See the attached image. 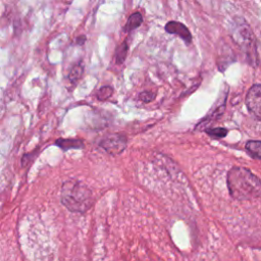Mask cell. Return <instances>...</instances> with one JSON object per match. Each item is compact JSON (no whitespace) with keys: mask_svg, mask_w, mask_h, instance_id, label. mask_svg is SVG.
I'll return each mask as SVG.
<instances>
[{"mask_svg":"<svg viewBox=\"0 0 261 261\" xmlns=\"http://www.w3.org/2000/svg\"><path fill=\"white\" fill-rule=\"evenodd\" d=\"M126 144H127V139L124 135L112 134L104 138L99 145L110 155H118L124 151Z\"/></svg>","mask_w":261,"mask_h":261,"instance_id":"obj_4","label":"cell"},{"mask_svg":"<svg viewBox=\"0 0 261 261\" xmlns=\"http://www.w3.org/2000/svg\"><path fill=\"white\" fill-rule=\"evenodd\" d=\"M231 36L234 42L239 45V47L243 50L245 55L248 58V61L251 64L257 63V47L255 36L250 28V25L246 22V20L242 17H234L233 24L231 28Z\"/></svg>","mask_w":261,"mask_h":261,"instance_id":"obj_3","label":"cell"},{"mask_svg":"<svg viewBox=\"0 0 261 261\" xmlns=\"http://www.w3.org/2000/svg\"><path fill=\"white\" fill-rule=\"evenodd\" d=\"M112 94H113V89H112V87H110V86H104V87H101V88L98 90L97 99L100 100V101H105V100H107Z\"/></svg>","mask_w":261,"mask_h":261,"instance_id":"obj_14","label":"cell"},{"mask_svg":"<svg viewBox=\"0 0 261 261\" xmlns=\"http://www.w3.org/2000/svg\"><path fill=\"white\" fill-rule=\"evenodd\" d=\"M206 134L213 139H221L227 135V129L224 127H214V128H207Z\"/></svg>","mask_w":261,"mask_h":261,"instance_id":"obj_13","label":"cell"},{"mask_svg":"<svg viewBox=\"0 0 261 261\" xmlns=\"http://www.w3.org/2000/svg\"><path fill=\"white\" fill-rule=\"evenodd\" d=\"M83 71H84V65H83V63L80 62V63L75 64V65L71 68V70L69 71V74H68L69 81L72 82V83L79 81V80L82 77V75H83Z\"/></svg>","mask_w":261,"mask_h":261,"instance_id":"obj_12","label":"cell"},{"mask_svg":"<svg viewBox=\"0 0 261 261\" xmlns=\"http://www.w3.org/2000/svg\"><path fill=\"white\" fill-rule=\"evenodd\" d=\"M61 203L71 212L85 213L93 205V193L79 179H68L61 188Z\"/></svg>","mask_w":261,"mask_h":261,"instance_id":"obj_2","label":"cell"},{"mask_svg":"<svg viewBox=\"0 0 261 261\" xmlns=\"http://www.w3.org/2000/svg\"><path fill=\"white\" fill-rule=\"evenodd\" d=\"M246 105L249 111L261 120V84L250 88L246 96Z\"/></svg>","mask_w":261,"mask_h":261,"instance_id":"obj_5","label":"cell"},{"mask_svg":"<svg viewBox=\"0 0 261 261\" xmlns=\"http://www.w3.org/2000/svg\"><path fill=\"white\" fill-rule=\"evenodd\" d=\"M224 108H225V99L212 112H210L204 119H202L198 123V125L195 127V129L199 130V129H204L205 127H207V125H209L210 123H212V121L216 120L217 118H219L222 115V112H223Z\"/></svg>","mask_w":261,"mask_h":261,"instance_id":"obj_7","label":"cell"},{"mask_svg":"<svg viewBox=\"0 0 261 261\" xmlns=\"http://www.w3.org/2000/svg\"><path fill=\"white\" fill-rule=\"evenodd\" d=\"M165 31L168 34L171 35H177L180 39H182L187 44H190L192 42V34L190 30L181 22L175 21V20H170L168 21L165 27Z\"/></svg>","mask_w":261,"mask_h":261,"instance_id":"obj_6","label":"cell"},{"mask_svg":"<svg viewBox=\"0 0 261 261\" xmlns=\"http://www.w3.org/2000/svg\"><path fill=\"white\" fill-rule=\"evenodd\" d=\"M62 150H69V149H82L85 147V143L81 139H58L55 142Z\"/></svg>","mask_w":261,"mask_h":261,"instance_id":"obj_8","label":"cell"},{"mask_svg":"<svg viewBox=\"0 0 261 261\" xmlns=\"http://www.w3.org/2000/svg\"><path fill=\"white\" fill-rule=\"evenodd\" d=\"M227 188L230 196L240 201L260 197L261 179L245 167H232L227 173Z\"/></svg>","mask_w":261,"mask_h":261,"instance_id":"obj_1","label":"cell"},{"mask_svg":"<svg viewBox=\"0 0 261 261\" xmlns=\"http://www.w3.org/2000/svg\"><path fill=\"white\" fill-rule=\"evenodd\" d=\"M142 23H143V15L141 12L136 11L128 16L127 21L123 27V32L129 33V32L136 30L137 28H139Z\"/></svg>","mask_w":261,"mask_h":261,"instance_id":"obj_9","label":"cell"},{"mask_svg":"<svg viewBox=\"0 0 261 261\" xmlns=\"http://www.w3.org/2000/svg\"><path fill=\"white\" fill-rule=\"evenodd\" d=\"M127 51H128V45H127L126 41H124L116 48V51H115V62H116V64H121L125 60V57L127 55Z\"/></svg>","mask_w":261,"mask_h":261,"instance_id":"obj_11","label":"cell"},{"mask_svg":"<svg viewBox=\"0 0 261 261\" xmlns=\"http://www.w3.org/2000/svg\"><path fill=\"white\" fill-rule=\"evenodd\" d=\"M246 150L252 157L261 159V141H249L246 144Z\"/></svg>","mask_w":261,"mask_h":261,"instance_id":"obj_10","label":"cell"},{"mask_svg":"<svg viewBox=\"0 0 261 261\" xmlns=\"http://www.w3.org/2000/svg\"><path fill=\"white\" fill-rule=\"evenodd\" d=\"M139 98H140V100H142L143 102L148 103V102H151L152 100H154V98H155V93H154V92H151V91H144V92L140 93Z\"/></svg>","mask_w":261,"mask_h":261,"instance_id":"obj_15","label":"cell"},{"mask_svg":"<svg viewBox=\"0 0 261 261\" xmlns=\"http://www.w3.org/2000/svg\"><path fill=\"white\" fill-rule=\"evenodd\" d=\"M86 42V36H79L76 39H75V43L77 45H84V43Z\"/></svg>","mask_w":261,"mask_h":261,"instance_id":"obj_16","label":"cell"}]
</instances>
